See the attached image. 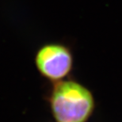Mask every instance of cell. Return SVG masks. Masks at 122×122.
Here are the masks:
<instances>
[{
    "mask_svg": "<svg viewBox=\"0 0 122 122\" xmlns=\"http://www.w3.org/2000/svg\"><path fill=\"white\" fill-rule=\"evenodd\" d=\"M48 103L56 122H87L95 109L91 90L73 79L55 82Z\"/></svg>",
    "mask_w": 122,
    "mask_h": 122,
    "instance_id": "cell-1",
    "label": "cell"
},
{
    "mask_svg": "<svg viewBox=\"0 0 122 122\" xmlns=\"http://www.w3.org/2000/svg\"><path fill=\"white\" fill-rule=\"evenodd\" d=\"M41 76L53 82L64 79L74 67V54L68 44L51 41L41 45L34 56Z\"/></svg>",
    "mask_w": 122,
    "mask_h": 122,
    "instance_id": "cell-2",
    "label": "cell"
}]
</instances>
